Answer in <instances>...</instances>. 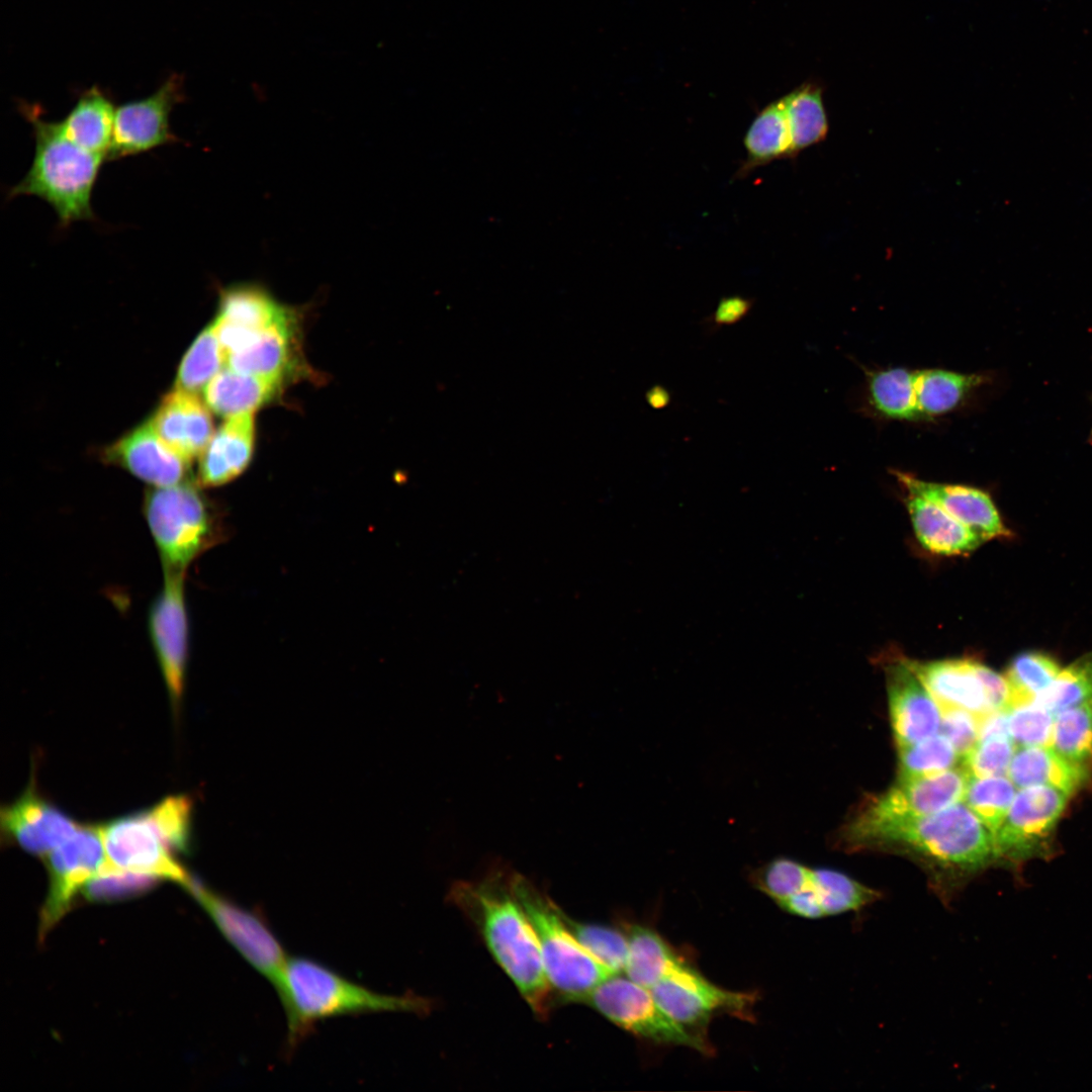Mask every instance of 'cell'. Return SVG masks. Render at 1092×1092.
I'll use <instances>...</instances> for the list:
<instances>
[{"label":"cell","instance_id":"8d00e7d4","mask_svg":"<svg viewBox=\"0 0 1092 1092\" xmlns=\"http://www.w3.org/2000/svg\"><path fill=\"white\" fill-rule=\"evenodd\" d=\"M1015 792V785L1004 776L970 777L963 802L987 827L994 840L1008 814Z\"/></svg>","mask_w":1092,"mask_h":1092},{"label":"cell","instance_id":"1f68e13d","mask_svg":"<svg viewBox=\"0 0 1092 1092\" xmlns=\"http://www.w3.org/2000/svg\"><path fill=\"white\" fill-rule=\"evenodd\" d=\"M811 887L824 918L859 912L881 898L879 891L830 869H812Z\"/></svg>","mask_w":1092,"mask_h":1092},{"label":"cell","instance_id":"30bf717a","mask_svg":"<svg viewBox=\"0 0 1092 1092\" xmlns=\"http://www.w3.org/2000/svg\"><path fill=\"white\" fill-rule=\"evenodd\" d=\"M106 863L100 826L82 825L48 854L49 892L39 915V938L72 908L86 883Z\"/></svg>","mask_w":1092,"mask_h":1092},{"label":"cell","instance_id":"9a60e30c","mask_svg":"<svg viewBox=\"0 0 1092 1092\" xmlns=\"http://www.w3.org/2000/svg\"><path fill=\"white\" fill-rule=\"evenodd\" d=\"M183 97V80L173 74L150 96L116 107L107 161L176 143L178 139L170 128V114Z\"/></svg>","mask_w":1092,"mask_h":1092},{"label":"cell","instance_id":"60d3db41","mask_svg":"<svg viewBox=\"0 0 1092 1092\" xmlns=\"http://www.w3.org/2000/svg\"><path fill=\"white\" fill-rule=\"evenodd\" d=\"M899 749V779L932 776L953 767L960 757L951 742L942 734Z\"/></svg>","mask_w":1092,"mask_h":1092},{"label":"cell","instance_id":"7dc6e473","mask_svg":"<svg viewBox=\"0 0 1092 1092\" xmlns=\"http://www.w3.org/2000/svg\"><path fill=\"white\" fill-rule=\"evenodd\" d=\"M752 305L751 298L739 295L722 297L710 317L711 325L717 328L735 325L749 313Z\"/></svg>","mask_w":1092,"mask_h":1092},{"label":"cell","instance_id":"e575fe53","mask_svg":"<svg viewBox=\"0 0 1092 1092\" xmlns=\"http://www.w3.org/2000/svg\"><path fill=\"white\" fill-rule=\"evenodd\" d=\"M1061 668L1058 660L1044 652L1026 651L1015 656L1004 675L1009 687L1007 710L1034 702Z\"/></svg>","mask_w":1092,"mask_h":1092},{"label":"cell","instance_id":"f546056e","mask_svg":"<svg viewBox=\"0 0 1092 1092\" xmlns=\"http://www.w3.org/2000/svg\"><path fill=\"white\" fill-rule=\"evenodd\" d=\"M293 316L269 292L253 284H234L219 291L215 317L254 331H263Z\"/></svg>","mask_w":1092,"mask_h":1092},{"label":"cell","instance_id":"836d02e7","mask_svg":"<svg viewBox=\"0 0 1092 1092\" xmlns=\"http://www.w3.org/2000/svg\"><path fill=\"white\" fill-rule=\"evenodd\" d=\"M792 139V156L822 142L828 132V120L821 90L806 85L783 97Z\"/></svg>","mask_w":1092,"mask_h":1092},{"label":"cell","instance_id":"f6af8a7d","mask_svg":"<svg viewBox=\"0 0 1092 1092\" xmlns=\"http://www.w3.org/2000/svg\"><path fill=\"white\" fill-rule=\"evenodd\" d=\"M1010 736H995L979 740L964 758V767L970 777H994L1007 774L1015 753Z\"/></svg>","mask_w":1092,"mask_h":1092},{"label":"cell","instance_id":"f35d334b","mask_svg":"<svg viewBox=\"0 0 1092 1092\" xmlns=\"http://www.w3.org/2000/svg\"><path fill=\"white\" fill-rule=\"evenodd\" d=\"M1092 697V651L1066 667L1034 702L1053 714L1076 706Z\"/></svg>","mask_w":1092,"mask_h":1092},{"label":"cell","instance_id":"e0dca14e","mask_svg":"<svg viewBox=\"0 0 1092 1092\" xmlns=\"http://www.w3.org/2000/svg\"><path fill=\"white\" fill-rule=\"evenodd\" d=\"M970 775L963 767L925 777L899 779L886 793L860 811L874 817L922 816L944 810L964 800Z\"/></svg>","mask_w":1092,"mask_h":1092},{"label":"cell","instance_id":"8992f818","mask_svg":"<svg viewBox=\"0 0 1092 1092\" xmlns=\"http://www.w3.org/2000/svg\"><path fill=\"white\" fill-rule=\"evenodd\" d=\"M143 512L164 572L186 573L216 541V518L196 481L149 488Z\"/></svg>","mask_w":1092,"mask_h":1092},{"label":"cell","instance_id":"cb8c5ba5","mask_svg":"<svg viewBox=\"0 0 1092 1092\" xmlns=\"http://www.w3.org/2000/svg\"><path fill=\"white\" fill-rule=\"evenodd\" d=\"M1007 776L1019 789L1042 785L1070 796L1086 783L1090 772L1069 762L1050 746H1030L1016 750Z\"/></svg>","mask_w":1092,"mask_h":1092},{"label":"cell","instance_id":"ee69618b","mask_svg":"<svg viewBox=\"0 0 1092 1092\" xmlns=\"http://www.w3.org/2000/svg\"><path fill=\"white\" fill-rule=\"evenodd\" d=\"M1055 714L1036 702L1008 710L1009 733L1015 746H1050Z\"/></svg>","mask_w":1092,"mask_h":1092},{"label":"cell","instance_id":"8fae6325","mask_svg":"<svg viewBox=\"0 0 1092 1092\" xmlns=\"http://www.w3.org/2000/svg\"><path fill=\"white\" fill-rule=\"evenodd\" d=\"M186 889L245 961L273 984L288 957L266 920L209 890L196 878L192 877Z\"/></svg>","mask_w":1092,"mask_h":1092},{"label":"cell","instance_id":"d4e9b609","mask_svg":"<svg viewBox=\"0 0 1092 1092\" xmlns=\"http://www.w3.org/2000/svg\"><path fill=\"white\" fill-rule=\"evenodd\" d=\"M115 109L111 99L94 85L80 95L59 122L73 143L107 159L113 138Z\"/></svg>","mask_w":1092,"mask_h":1092},{"label":"cell","instance_id":"4fadbf2b","mask_svg":"<svg viewBox=\"0 0 1092 1092\" xmlns=\"http://www.w3.org/2000/svg\"><path fill=\"white\" fill-rule=\"evenodd\" d=\"M1068 798L1049 786L1020 789L994 836L997 859L1019 862L1043 855Z\"/></svg>","mask_w":1092,"mask_h":1092},{"label":"cell","instance_id":"603a6c76","mask_svg":"<svg viewBox=\"0 0 1092 1092\" xmlns=\"http://www.w3.org/2000/svg\"><path fill=\"white\" fill-rule=\"evenodd\" d=\"M905 502L915 536L929 552L943 556L967 555L985 542L932 500L907 491Z\"/></svg>","mask_w":1092,"mask_h":1092},{"label":"cell","instance_id":"4316f807","mask_svg":"<svg viewBox=\"0 0 1092 1092\" xmlns=\"http://www.w3.org/2000/svg\"><path fill=\"white\" fill-rule=\"evenodd\" d=\"M282 380L241 373L231 368L220 370L205 386L204 397L215 414L230 418L254 411L271 400Z\"/></svg>","mask_w":1092,"mask_h":1092},{"label":"cell","instance_id":"83f0119b","mask_svg":"<svg viewBox=\"0 0 1092 1092\" xmlns=\"http://www.w3.org/2000/svg\"><path fill=\"white\" fill-rule=\"evenodd\" d=\"M983 381L984 377L978 374L943 369L912 370L913 421L951 412Z\"/></svg>","mask_w":1092,"mask_h":1092},{"label":"cell","instance_id":"3957f363","mask_svg":"<svg viewBox=\"0 0 1092 1092\" xmlns=\"http://www.w3.org/2000/svg\"><path fill=\"white\" fill-rule=\"evenodd\" d=\"M273 985L286 1018L290 1052L330 1018L382 1012L427 1014L432 1003L416 994L387 995L359 985L304 957L287 958Z\"/></svg>","mask_w":1092,"mask_h":1092},{"label":"cell","instance_id":"5bb4252c","mask_svg":"<svg viewBox=\"0 0 1092 1092\" xmlns=\"http://www.w3.org/2000/svg\"><path fill=\"white\" fill-rule=\"evenodd\" d=\"M186 573L164 572L161 590L150 606L148 630L172 707L183 696L188 660Z\"/></svg>","mask_w":1092,"mask_h":1092},{"label":"cell","instance_id":"ffe728a7","mask_svg":"<svg viewBox=\"0 0 1092 1092\" xmlns=\"http://www.w3.org/2000/svg\"><path fill=\"white\" fill-rule=\"evenodd\" d=\"M149 421L160 439L189 463L214 434L208 405L196 393L179 388L164 395Z\"/></svg>","mask_w":1092,"mask_h":1092},{"label":"cell","instance_id":"277c9868","mask_svg":"<svg viewBox=\"0 0 1092 1092\" xmlns=\"http://www.w3.org/2000/svg\"><path fill=\"white\" fill-rule=\"evenodd\" d=\"M19 107L32 126L35 150L30 168L8 197L32 195L44 200L63 228L92 219V193L107 159L73 143L59 121L43 117L38 105L23 102Z\"/></svg>","mask_w":1092,"mask_h":1092},{"label":"cell","instance_id":"44dd1931","mask_svg":"<svg viewBox=\"0 0 1092 1092\" xmlns=\"http://www.w3.org/2000/svg\"><path fill=\"white\" fill-rule=\"evenodd\" d=\"M895 475L906 491L939 505L985 542L1012 536L987 492L968 485L926 481L904 472Z\"/></svg>","mask_w":1092,"mask_h":1092},{"label":"cell","instance_id":"f1b7e54d","mask_svg":"<svg viewBox=\"0 0 1092 1092\" xmlns=\"http://www.w3.org/2000/svg\"><path fill=\"white\" fill-rule=\"evenodd\" d=\"M743 145L746 159L736 173L743 178L776 160L793 158L790 124L783 98L765 106L747 128Z\"/></svg>","mask_w":1092,"mask_h":1092},{"label":"cell","instance_id":"4dcf8cb0","mask_svg":"<svg viewBox=\"0 0 1092 1092\" xmlns=\"http://www.w3.org/2000/svg\"><path fill=\"white\" fill-rule=\"evenodd\" d=\"M627 936L629 949L625 974L648 990L682 962L671 946L648 927L632 925Z\"/></svg>","mask_w":1092,"mask_h":1092},{"label":"cell","instance_id":"b9f144b4","mask_svg":"<svg viewBox=\"0 0 1092 1092\" xmlns=\"http://www.w3.org/2000/svg\"><path fill=\"white\" fill-rule=\"evenodd\" d=\"M159 877L104 867L91 878L82 890L83 896L94 902H109L142 895L152 890Z\"/></svg>","mask_w":1092,"mask_h":1092},{"label":"cell","instance_id":"484cf974","mask_svg":"<svg viewBox=\"0 0 1092 1092\" xmlns=\"http://www.w3.org/2000/svg\"><path fill=\"white\" fill-rule=\"evenodd\" d=\"M294 315L262 331L250 344L226 356L229 368L282 380L293 356Z\"/></svg>","mask_w":1092,"mask_h":1092},{"label":"cell","instance_id":"7402d4cb","mask_svg":"<svg viewBox=\"0 0 1092 1092\" xmlns=\"http://www.w3.org/2000/svg\"><path fill=\"white\" fill-rule=\"evenodd\" d=\"M255 443L252 414L228 418L200 455L196 482L219 486L239 476L249 465Z\"/></svg>","mask_w":1092,"mask_h":1092},{"label":"cell","instance_id":"7a4b0ae2","mask_svg":"<svg viewBox=\"0 0 1092 1092\" xmlns=\"http://www.w3.org/2000/svg\"><path fill=\"white\" fill-rule=\"evenodd\" d=\"M847 834L855 846L891 845L912 850L958 875L973 874L997 860L992 834L962 802L922 816L859 813Z\"/></svg>","mask_w":1092,"mask_h":1092},{"label":"cell","instance_id":"c3c4849f","mask_svg":"<svg viewBox=\"0 0 1092 1092\" xmlns=\"http://www.w3.org/2000/svg\"><path fill=\"white\" fill-rule=\"evenodd\" d=\"M670 399V392L662 385H654L646 392L647 403L655 410L664 408Z\"/></svg>","mask_w":1092,"mask_h":1092},{"label":"cell","instance_id":"7c38bea8","mask_svg":"<svg viewBox=\"0 0 1092 1092\" xmlns=\"http://www.w3.org/2000/svg\"><path fill=\"white\" fill-rule=\"evenodd\" d=\"M662 1010L684 1027L703 1029L716 1013L749 1019L755 996L725 990L681 962L649 990Z\"/></svg>","mask_w":1092,"mask_h":1092},{"label":"cell","instance_id":"ba28073f","mask_svg":"<svg viewBox=\"0 0 1092 1092\" xmlns=\"http://www.w3.org/2000/svg\"><path fill=\"white\" fill-rule=\"evenodd\" d=\"M105 867L150 874L187 887L192 876L177 860V853L152 809L115 818L100 826Z\"/></svg>","mask_w":1092,"mask_h":1092},{"label":"cell","instance_id":"d6a6232c","mask_svg":"<svg viewBox=\"0 0 1092 1092\" xmlns=\"http://www.w3.org/2000/svg\"><path fill=\"white\" fill-rule=\"evenodd\" d=\"M1050 747L1069 762L1091 772L1092 697L1055 715Z\"/></svg>","mask_w":1092,"mask_h":1092},{"label":"cell","instance_id":"bcb514c9","mask_svg":"<svg viewBox=\"0 0 1092 1092\" xmlns=\"http://www.w3.org/2000/svg\"><path fill=\"white\" fill-rule=\"evenodd\" d=\"M940 710V733L951 742L959 756L964 757L978 742L980 719L975 714L961 708H944Z\"/></svg>","mask_w":1092,"mask_h":1092},{"label":"cell","instance_id":"2e32d148","mask_svg":"<svg viewBox=\"0 0 1092 1092\" xmlns=\"http://www.w3.org/2000/svg\"><path fill=\"white\" fill-rule=\"evenodd\" d=\"M80 824L44 799L34 782L12 804L1 809L3 841L43 857L66 841Z\"/></svg>","mask_w":1092,"mask_h":1092},{"label":"cell","instance_id":"52a82bcc","mask_svg":"<svg viewBox=\"0 0 1092 1092\" xmlns=\"http://www.w3.org/2000/svg\"><path fill=\"white\" fill-rule=\"evenodd\" d=\"M616 1025L657 1043L685 1045L704 1054L712 1052L704 1036L694 1033L668 1016L651 992L628 977L613 975L582 1001Z\"/></svg>","mask_w":1092,"mask_h":1092},{"label":"cell","instance_id":"ab89813d","mask_svg":"<svg viewBox=\"0 0 1092 1092\" xmlns=\"http://www.w3.org/2000/svg\"><path fill=\"white\" fill-rule=\"evenodd\" d=\"M874 407L891 419L913 421L912 370L890 368L874 372L869 379Z\"/></svg>","mask_w":1092,"mask_h":1092},{"label":"cell","instance_id":"9c48e42d","mask_svg":"<svg viewBox=\"0 0 1092 1092\" xmlns=\"http://www.w3.org/2000/svg\"><path fill=\"white\" fill-rule=\"evenodd\" d=\"M904 660L940 709H965L979 719L1007 709L1009 687L1005 676L982 662L972 658Z\"/></svg>","mask_w":1092,"mask_h":1092},{"label":"cell","instance_id":"ac0fdd59","mask_svg":"<svg viewBox=\"0 0 1092 1092\" xmlns=\"http://www.w3.org/2000/svg\"><path fill=\"white\" fill-rule=\"evenodd\" d=\"M100 457L152 486H169L189 479L191 463L160 439L149 420L104 447Z\"/></svg>","mask_w":1092,"mask_h":1092},{"label":"cell","instance_id":"d590c367","mask_svg":"<svg viewBox=\"0 0 1092 1092\" xmlns=\"http://www.w3.org/2000/svg\"><path fill=\"white\" fill-rule=\"evenodd\" d=\"M224 363L226 355L211 323L196 337L182 358L175 388L196 393L205 388Z\"/></svg>","mask_w":1092,"mask_h":1092},{"label":"cell","instance_id":"d6986e66","mask_svg":"<svg viewBox=\"0 0 1092 1092\" xmlns=\"http://www.w3.org/2000/svg\"><path fill=\"white\" fill-rule=\"evenodd\" d=\"M891 724L898 747L940 731L941 710L904 658L886 667Z\"/></svg>","mask_w":1092,"mask_h":1092},{"label":"cell","instance_id":"6da1fadb","mask_svg":"<svg viewBox=\"0 0 1092 1092\" xmlns=\"http://www.w3.org/2000/svg\"><path fill=\"white\" fill-rule=\"evenodd\" d=\"M511 874L493 867L474 882H455L450 900L468 916L486 947L530 1007L548 1013L550 985L534 929L510 885Z\"/></svg>","mask_w":1092,"mask_h":1092},{"label":"cell","instance_id":"7bdbcfd3","mask_svg":"<svg viewBox=\"0 0 1092 1092\" xmlns=\"http://www.w3.org/2000/svg\"><path fill=\"white\" fill-rule=\"evenodd\" d=\"M810 873V868L796 860L779 857L758 869L752 882L779 905L807 884Z\"/></svg>","mask_w":1092,"mask_h":1092},{"label":"cell","instance_id":"5b68a950","mask_svg":"<svg viewBox=\"0 0 1092 1092\" xmlns=\"http://www.w3.org/2000/svg\"><path fill=\"white\" fill-rule=\"evenodd\" d=\"M510 885L534 929L548 983L564 1002H581L613 976L577 941L562 910L528 878L512 873Z\"/></svg>","mask_w":1092,"mask_h":1092},{"label":"cell","instance_id":"74e56055","mask_svg":"<svg viewBox=\"0 0 1092 1092\" xmlns=\"http://www.w3.org/2000/svg\"><path fill=\"white\" fill-rule=\"evenodd\" d=\"M563 919L577 941L613 975L625 973L628 936L615 928L578 922L562 911Z\"/></svg>","mask_w":1092,"mask_h":1092}]
</instances>
